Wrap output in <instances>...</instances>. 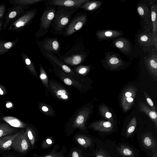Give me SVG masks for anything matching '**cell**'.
<instances>
[{"label":"cell","mask_w":157,"mask_h":157,"mask_svg":"<svg viewBox=\"0 0 157 157\" xmlns=\"http://www.w3.org/2000/svg\"><path fill=\"white\" fill-rule=\"evenodd\" d=\"M102 3V2L101 1L89 0L83 3L81 6L80 9H82L86 11H93L99 8Z\"/></svg>","instance_id":"21"},{"label":"cell","mask_w":157,"mask_h":157,"mask_svg":"<svg viewBox=\"0 0 157 157\" xmlns=\"http://www.w3.org/2000/svg\"><path fill=\"white\" fill-rule=\"evenodd\" d=\"M6 157H13V156H8Z\"/></svg>","instance_id":"43"},{"label":"cell","mask_w":157,"mask_h":157,"mask_svg":"<svg viewBox=\"0 0 157 157\" xmlns=\"http://www.w3.org/2000/svg\"><path fill=\"white\" fill-rule=\"evenodd\" d=\"M26 131L28 139L33 148L35 147L36 143V136L33 130L29 127H27Z\"/></svg>","instance_id":"27"},{"label":"cell","mask_w":157,"mask_h":157,"mask_svg":"<svg viewBox=\"0 0 157 157\" xmlns=\"http://www.w3.org/2000/svg\"><path fill=\"white\" fill-rule=\"evenodd\" d=\"M25 24V23L23 21H19L17 23L16 25L17 27H19L23 26Z\"/></svg>","instance_id":"36"},{"label":"cell","mask_w":157,"mask_h":157,"mask_svg":"<svg viewBox=\"0 0 157 157\" xmlns=\"http://www.w3.org/2000/svg\"><path fill=\"white\" fill-rule=\"evenodd\" d=\"M43 111L44 112H47L48 111V108L45 106H43L42 108Z\"/></svg>","instance_id":"41"},{"label":"cell","mask_w":157,"mask_h":157,"mask_svg":"<svg viewBox=\"0 0 157 157\" xmlns=\"http://www.w3.org/2000/svg\"><path fill=\"white\" fill-rule=\"evenodd\" d=\"M142 141L145 147L147 148H152L155 145L154 140L150 135L147 134L144 136Z\"/></svg>","instance_id":"28"},{"label":"cell","mask_w":157,"mask_h":157,"mask_svg":"<svg viewBox=\"0 0 157 157\" xmlns=\"http://www.w3.org/2000/svg\"><path fill=\"white\" fill-rule=\"evenodd\" d=\"M55 143V141L52 137L49 136L46 138L42 142L41 147L42 149H45L49 148Z\"/></svg>","instance_id":"29"},{"label":"cell","mask_w":157,"mask_h":157,"mask_svg":"<svg viewBox=\"0 0 157 157\" xmlns=\"http://www.w3.org/2000/svg\"><path fill=\"white\" fill-rule=\"evenodd\" d=\"M68 157H90V152H86L79 146L73 147L67 154Z\"/></svg>","instance_id":"19"},{"label":"cell","mask_w":157,"mask_h":157,"mask_svg":"<svg viewBox=\"0 0 157 157\" xmlns=\"http://www.w3.org/2000/svg\"><path fill=\"white\" fill-rule=\"evenodd\" d=\"M138 42L142 46H149L155 45L152 33L149 32H144L138 36Z\"/></svg>","instance_id":"16"},{"label":"cell","mask_w":157,"mask_h":157,"mask_svg":"<svg viewBox=\"0 0 157 157\" xmlns=\"http://www.w3.org/2000/svg\"><path fill=\"white\" fill-rule=\"evenodd\" d=\"M152 157H157V154H156L155 155L152 156Z\"/></svg>","instance_id":"42"},{"label":"cell","mask_w":157,"mask_h":157,"mask_svg":"<svg viewBox=\"0 0 157 157\" xmlns=\"http://www.w3.org/2000/svg\"><path fill=\"white\" fill-rule=\"evenodd\" d=\"M140 110L146 114L154 122L156 129L157 128V114L151 109L147 106L146 104L142 101L138 103Z\"/></svg>","instance_id":"18"},{"label":"cell","mask_w":157,"mask_h":157,"mask_svg":"<svg viewBox=\"0 0 157 157\" xmlns=\"http://www.w3.org/2000/svg\"><path fill=\"white\" fill-rule=\"evenodd\" d=\"M56 9L55 6H48L44 10L40 19L39 29L36 34L37 38L44 36L48 32L55 15Z\"/></svg>","instance_id":"2"},{"label":"cell","mask_w":157,"mask_h":157,"mask_svg":"<svg viewBox=\"0 0 157 157\" xmlns=\"http://www.w3.org/2000/svg\"><path fill=\"white\" fill-rule=\"evenodd\" d=\"M89 0H48L44 4L46 6H61L67 8H80L84 3Z\"/></svg>","instance_id":"6"},{"label":"cell","mask_w":157,"mask_h":157,"mask_svg":"<svg viewBox=\"0 0 157 157\" xmlns=\"http://www.w3.org/2000/svg\"><path fill=\"white\" fill-rule=\"evenodd\" d=\"M6 106L7 108H10L12 107V104L10 102H8L6 103Z\"/></svg>","instance_id":"40"},{"label":"cell","mask_w":157,"mask_h":157,"mask_svg":"<svg viewBox=\"0 0 157 157\" xmlns=\"http://www.w3.org/2000/svg\"><path fill=\"white\" fill-rule=\"evenodd\" d=\"M64 83L67 85H70L72 84V82L70 79L66 78L64 79Z\"/></svg>","instance_id":"34"},{"label":"cell","mask_w":157,"mask_h":157,"mask_svg":"<svg viewBox=\"0 0 157 157\" xmlns=\"http://www.w3.org/2000/svg\"><path fill=\"white\" fill-rule=\"evenodd\" d=\"M89 128L102 132H109L113 129V124L109 121H99L92 123Z\"/></svg>","instance_id":"10"},{"label":"cell","mask_w":157,"mask_h":157,"mask_svg":"<svg viewBox=\"0 0 157 157\" xmlns=\"http://www.w3.org/2000/svg\"><path fill=\"white\" fill-rule=\"evenodd\" d=\"M137 124V120L135 117H133L130 121L128 126L126 135L127 136H130L135 131Z\"/></svg>","instance_id":"26"},{"label":"cell","mask_w":157,"mask_h":157,"mask_svg":"<svg viewBox=\"0 0 157 157\" xmlns=\"http://www.w3.org/2000/svg\"><path fill=\"white\" fill-rule=\"evenodd\" d=\"M30 145L26 131L22 130L21 132L14 140L12 147L15 151L24 153L29 149Z\"/></svg>","instance_id":"5"},{"label":"cell","mask_w":157,"mask_h":157,"mask_svg":"<svg viewBox=\"0 0 157 157\" xmlns=\"http://www.w3.org/2000/svg\"><path fill=\"white\" fill-rule=\"evenodd\" d=\"M78 9L57 6L50 31L54 34L62 35L74 13Z\"/></svg>","instance_id":"1"},{"label":"cell","mask_w":157,"mask_h":157,"mask_svg":"<svg viewBox=\"0 0 157 157\" xmlns=\"http://www.w3.org/2000/svg\"><path fill=\"white\" fill-rule=\"evenodd\" d=\"M87 14L79 13L74 17L65 28L62 35L64 37L70 36L80 29L86 23Z\"/></svg>","instance_id":"4"},{"label":"cell","mask_w":157,"mask_h":157,"mask_svg":"<svg viewBox=\"0 0 157 157\" xmlns=\"http://www.w3.org/2000/svg\"><path fill=\"white\" fill-rule=\"evenodd\" d=\"M58 144L55 145L52 150L49 153L43 155H40L35 153L33 154V157H64L67 155V149L65 145L62 147L59 151V148Z\"/></svg>","instance_id":"15"},{"label":"cell","mask_w":157,"mask_h":157,"mask_svg":"<svg viewBox=\"0 0 157 157\" xmlns=\"http://www.w3.org/2000/svg\"><path fill=\"white\" fill-rule=\"evenodd\" d=\"M157 11V5L155 2L151 3V20L152 26V34L153 36L155 49H157V21L156 13Z\"/></svg>","instance_id":"11"},{"label":"cell","mask_w":157,"mask_h":157,"mask_svg":"<svg viewBox=\"0 0 157 157\" xmlns=\"http://www.w3.org/2000/svg\"><path fill=\"white\" fill-rule=\"evenodd\" d=\"M17 13L15 11H13L10 13L9 15V17L10 18H12L15 17Z\"/></svg>","instance_id":"37"},{"label":"cell","mask_w":157,"mask_h":157,"mask_svg":"<svg viewBox=\"0 0 157 157\" xmlns=\"http://www.w3.org/2000/svg\"><path fill=\"white\" fill-rule=\"evenodd\" d=\"M39 47L42 54L49 53L55 54L59 57L60 44L56 37L46 38L42 40L37 41Z\"/></svg>","instance_id":"3"},{"label":"cell","mask_w":157,"mask_h":157,"mask_svg":"<svg viewBox=\"0 0 157 157\" xmlns=\"http://www.w3.org/2000/svg\"><path fill=\"white\" fill-rule=\"evenodd\" d=\"M144 63L151 76L155 81L157 80V56L153 53L150 57H144Z\"/></svg>","instance_id":"8"},{"label":"cell","mask_w":157,"mask_h":157,"mask_svg":"<svg viewBox=\"0 0 157 157\" xmlns=\"http://www.w3.org/2000/svg\"><path fill=\"white\" fill-rule=\"evenodd\" d=\"M4 88L1 86H0V95H3L4 93Z\"/></svg>","instance_id":"38"},{"label":"cell","mask_w":157,"mask_h":157,"mask_svg":"<svg viewBox=\"0 0 157 157\" xmlns=\"http://www.w3.org/2000/svg\"><path fill=\"white\" fill-rule=\"evenodd\" d=\"M99 109L101 114L105 118L114 124L112 114L107 107L104 105H101L99 106Z\"/></svg>","instance_id":"24"},{"label":"cell","mask_w":157,"mask_h":157,"mask_svg":"<svg viewBox=\"0 0 157 157\" xmlns=\"http://www.w3.org/2000/svg\"><path fill=\"white\" fill-rule=\"evenodd\" d=\"M124 33L121 31L114 30H102L97 31L96 37L100 40L112 39L119 36Z\"/></svg>","instance_id":"12"},{"label":"cell","mask_w":157,"mask_h":157,"mask_svg":"<svg viewBox=\"0 0 157 157\" xmlns=\"http://www.w3.org/2000/svg\"><path fill=\"white\" fill-rule=\"evenodd\" d=\"M25 63L27 65H29L31 63V61L29 58H26L25 59Z\"/></svg>","instance_id":"39"},{"label":"cell","mask_w":157,"mask_h":157,"mask_svg":"<svg viewBox=\"0 0 157 157\" xmlns=\"http://www.w3.org/2000/svg\"><path fill=\"white\" fill-rule=\"evenodd\" d=\"M12 44L11 42H8L4 44V46L5 48L7 49H9L12 46Z\"/></svg>","instance_id":"35"},{"label":"cell","mask_w":157,"mask_h":157,"mask_svg":"<svg viewBox=\"0 0 157 157\" xmlns=\"http://www.w3.org/2000/svg\"><path fill=\"white\" fill-rule=\"evenodd\" d=\"M137 8L139 15L145 24L147 25H150L151 22V12L147 5L144 3H139Z\"/></svg>","instance_id":"13"},{"label":"cell","mask_w":157,"mask_h":157,"mask_svg":"<svg viewBox=\"0 0 157 157\" xmlns=\"http://www.w3.org/2000/svg\"><path fill=\"white\" fill-rule=\"evenodd\" d=\"M113 44L115 47L124 53H128L131 51L130 42L126 38L121 37L113 41Z\"/></svg>","instance_id":"17"},{"label":"cell","mask_w":157,"mask_h":157,"mask_svg":"<svg viewBox=\"0 0 157 157\" xmlns=\"http://www.w3.org/2000/svg\"><path fill=\"white\" fill-rule=\"evenodd\" d=\"M144 94L146 100L148 105L151 107V109L154 112H156V108L150 97L146 91H144Z\"/></svg>","instance_id":"30"},{"label":"cell","mask_w":157,"mask_h":157,"mask_svg":"<svg viewBox=\"0 0 157 157\" xmlns=\"http://www.w3.org/2000/svg\"><path fill=\"white\" fill-rule=\"evenodd\" d=\"M22 131L21 130L13 134L0 138V150H10L14 140Z\"/></svg>","instance_id":"14"},{"label":"cell","mask_w":157,"mask_h":157,"mask_svg":"<svg viewBox=\"0 0 157 157\" xmlns=\"http://www.w3.org/2000/svg\"><path fill=\"white\" fill-rule=\"evenodd\" d=\"M88 67H82L79 68L78 72L81 74H83L86 73L88 71Z\"/></svg>","instance_id":"33"},{"label":"cell","mask_w":157,"mask_h":157,"mask_svg":"<svg viewBox=\"0 0 157 157\" xmlns=\"http://www.w3.org/2000/svg\"><path fill=\"white\" fill-rule=\"evenodd\" d=\"M74 138L79 146L83 149L88 148L92 149L94 147V140L90 136L85 135L78 134L74 136Z\"/></svg>","instance_id":"9"},{"label":"cell","mask_w":157,"mask_h":157,"mask_svg":"<svg viewBox=\"0 0 157 157\" xmlns=\"http://www.w3.org/2000/svg\"><path fill=\"white\" fill-rule=\"evenodd\" d=\"M57 94L59 97L63 99H67L68 98V96L66 95V91L64 90H59L57 92Z\"/></svg>","instance_id":"31"},{"label":"cell","mask_w":157,"mask_h":157,"mask_svg":"<svg viewBox=\"0 0 157 157\" xmlns=\"http://www.w3.org/2000/svg\"><path fill=\"white\" fill-rule=\"evenodd\" d=\"M118 151L123 157H135L132 150L130 147L124 145H121L118 147Z\"/></svg>","instance_id":"23"},{"label":"cell","mask_w":157,"mask_h":157,"mask_svg":"<svg viewBox=\"0 0 157 157\" xmlns=\"http://www.w3.org/2000/svg\"><path fill=\"white\" fill-rule=\"evenodd\" d=\"M2 119L8 124L17 128H24L26 124L18 119L12 116H5L3 117Z\"/></svg>","instance_id":"22"},{"label":"cell","mask_w":157,"mask_h":157,"mask_svg":"<svg viewBox=\"0 0 157 157\" xmlns=\"http://www.w3.org/2000/svg\"><path fill=\"white\" fill-rule=\"evenodd\" d=\"M84 54L74 55L66 57L63 59L66 63L72 65H75L80 63L86 58Z\"/></svg>","instance_id":"20"},{"label":"cell","mask_w":157,"mask_h":157,"mask_svg":"<svg viewBox=\"0 0 157 157\" xmlns=\"http://www.w3.org/2000/svg\"><path fill=\"white\" fill-rule=\"evenodd\" d=\"M95 157H108L104 152L99 151L95 153Z\"/></svg>","instance_id":"32"},{"label":"cell","mask_w":157,"mask_h":157,"mask_svg":"<svg viewBox=\"0 0 157 157\" xmlns=\"http://www.w3.org/2000/svg\"><path fill=\"white\" fill-rule=\"evenodd\" d=\"M105 62L107 66L112 70H116L122 67L124 61L117 54L108 52L105 54Z\"/></svg>","instance_id":"7"},{"label":"cell","mask_w":157,"mask_h":157,"mask_svg":"<svg viewBox=\"0 0 157 157\" xmlns=\"http://www.w3.org/2000/svg\"><path fill=\"white\" fill-rule=\"evenodd\" d=\"M66 157V156H65V157Z\"/></svg>","instance_id":"44"},{"label":"cell","mask_w":157,"mask_h":157,"mask_svg":"<svg viewBox=\"0 0 157 157\" xmlns=\"http://www.w3.org/2000/svg\"><path fill=\"white\" fill-rule=\"evenodd\" d=\"M15 130L8 124H0V138L11 134L15 132Z\"/></svg>","instance_id":"25"}]
</instances>
